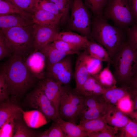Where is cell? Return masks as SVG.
Masks as SVG:
<instances>
[{
	"label": "cell",
	"mask_w": 137,
	"mask_h": 137,
	"mask_svg": "<svg viewBox=\"0 0 137 137\" xmlns=\"http://www.w3.org/2000/svg\"><path fill=\"white\" fill-rule=\"evenodd\" d=\"M91 36L105 48L111 59L127 43L126 29L110 24L102 15L92 18Z\"/></svg>",
	"instance_id": "cell-1"
},
{
	"label": "cell",
	"mask_w": 137,
	"mask_h": 137,
	"mask_svg": "<svg viewBox=\"0 0 137 137\" xmlns=\"http://www.w3.org/2000/svg\"><path fill=\"white\" fill-rule=\"evenodd\" d=\"M9 95L16 97L33 86L37 79L30 72L22 58L12 56L5 63Z\"/></svg>",
	"instance_id": "cell-2"
},
{
	"label": "cell",
	"mask_w": 137,
	"mask_h": 137,
	"mask_svg": "<svg viewBox=\"0 0 137 137\" xmlns=\"http://www.w3.org/2000/svg\"><path fill=\"white\" fill-rule=\"evenodd\" d=\"M33 25L1 28L0 34L4 37L12 56L24 59L34 51Z\"/></svg>",
	"instance_id": "cell-3"
},
{
	"label": "cell",
	"mask_w": 137,
	"mask_h": 137,
	"mask_svg": "<svg viewBox=\"0 0 137 137\" xmlns=\"http://www.w3.org/2000/svg\"><path fill=\"white\" fill-rule=\"evenodd\" d=\"M117 81L129 85L137 71V51L128 43L112 58Z\"/></svg>",
	"instance_id": "cell-4"
},
{
	"label": "cell",
	"mask_w": 137,
	"mask_h": 137,
	"mask_svg": "<svg viewBox=\"0 0 137 137\" xmlns=\"http://www.w3.org/2000/svg\"><path fill=\"white\" fill-rule=\"evenodd\" d=\"M102 16L114 25L127 29L136 24L128 0H108Z\"/></svg>",
	"instance_id": "cell-5"
},
{
	"label": "cell",
	"mask_w": 137,
	"mask_h": 137,
	"mask_svg": "<svg viewBox=\"0 0 137 137\" xmlns=\"http://www.w3.org/2000/svg\"><path fill=\"white\" fill-rule=\"evenodd\" d=\"M84 96L67 85L65 86L61 97L59 108L60 117L76 124L83 106Z\"/></svg>",
	"instance_id": "cell-6"
},
{
	"label": "cell",
	"mask_w": 137,
	"mask_h": 137,
	"mask_svg": "<svg viewBox=\"0 0 137 137\" xmlns=\"http://www.w3.org/2000/svg\"><path fill=\"white\" fill-rule=\"evenodd\" d=\"M87 8L82 0H73L68 25L71 30L91 40L92 18Z\"/></svg>",
	"instance_id": "cell-7"
},
{
	"label": "cell",
	"mask_w": 137,
	"mask_h": 137,
	"mask_svg": "<svg viewBox=\"0 0 137 137\" xmlns=\"http://www.w3.org/2000/svg\"><path fill=\"white\" fill-rule=\"evenodd\" d=\"M25 101L28 107L42 112L47 121H54L60 117L52 102L37 86L27 95Z\"/></svg>",
	"instance_id": "cell-8"
},
{
	"label": "cell",
	"mask_w": 137,
	"mask_h": 137,
	"mask_svg": "<svg viewBox=\"0 0 137 137\" xmlns=\"http://www.w3.org/2000/svg\"><path fill=\"white\" fill-rule=\"evenodd\" d=\"M70 55L54 64L46 65L45 77L62 85L69 84L73 76L72 60Z\"/></svg>",
	"instance_id": "cell-9"
},
{
	"label": "cell",
	"mask_w": 137,
	"mask_h": 137,
	"mask_svg": "<svg viewBox=\"0 0 137 137\" xmlns=\"http://www.w3.org/2000/svg\"><path fill=\"white\" fill-rule=\"evenodd\" d=\"M104 99L102 95L84 96L79 116V121L103 118L108 106Z\"/></svg>",
	"instance_id": "cell-10"
},
{
	"label": "cell",
	"mask_w": 137,
	"mask_h": 137,
	"mask_svg": "<svg viewBox=\"0 0 137 137\" xmlns=\"http://www.w3.org/2000/svg\"><path fill=\"white\" fill-rule=\"evenodd\" d=\"M33 28V52L38 51L44 46L55 40L59 32L58 27L43 26L34 23Z\"/></svg>",
	"instance_id": "cell-11"
},
{
	"label": "cell",
	"mask_w": 137,
	"mask_h": 137,
	"mask_svg": "<svg viewBox=\"0 0 137 137\" xmlns=\"http://www.w3.org/2000/svg\"><path fill=\"white\" fill-rule=\"evenodd\" d=\"M63 85L46 77L40 80L37 85L51 101L59 114L61 97L64 87Z\"/></svg>",
	"instance_id": "cell-12"
},
{
	"label": "cell",
	"mask_w": 137,
	"mask_h": 137,
	"mask_svg": "<svg viewBox=\"0 0 137 137\" xmlns=\"http://www.w3.org/2000/svg\"><path fill=\"white\" fill-rule=\"evenodd\" d=\"M25 64L31 74L38 80L45 78L46 61L44 55L38 50L33 52L24 59Z\"/></svg>",
	"instance_id": "cell-13"
},
{
	"label": "cell",
	"mask_w": 137,
	"mask_h": 137,
	"mask_svg": "<svg viewBox=\"0 0 137 137\" xmlns=\"http://www.w3.org/2000/svg\"><path fill=\"white\" fill-rule=\"evenodd\" d=\"M1 28L14 27H26L34 24L32 18L19 13L0 15Z\"/></svg>",
	"instance_id": "cell-14"
},
{
	"label": "cell",
	"mask_w": 137,
	"mask_h": 137,
	"mask_svg": "<svg viewBox=\"0 0 137 137\" xmlns=\"http://www.w3.org/2000/svg\"><path fill=\"white\" fill-rule=\"evenodd\" d=\"M63 14H56L40 9H36L33 13L32 19L35 24L51 27H58Z\"/></svg>",
	"instance_id": "cell-15"
},
{
	"label": "cell",
	"mask_w": 137,
	"mask_h": 137,
	"mask_svg": "<svg viewBox=\"0 0 137 137\" xmlns=\"http://www.w3.org/2000/svg\"><path fill=\"white\" fill-rule=\"evenodd\" d=\"M87 52L84 51L79 54L76 61L74 74L76 87L74 90L78 92L90 76L86 67L85 58Z\"/></svg>",
	"instance_id": "cell-16"
},
{
	"label": "cell",
	"mask_w": 137,
	"mask_h": 137,
	"mask_svg": "<svg viewBox=\"0 0 137 137\" xmlns=\"http://www.w3.org/2000/svg\"><path fill=\"white\" fill-rule=\"evenodd\" d=\"M103 118L108 125L116 128L124 127L129 120L123 112L111 105H108Z\"/></svg>",
	"instance_id": "cell-17"
},
{
	"label": "cell",
	"mask_w": 137,
	"mask_h": 137,
	"mask_svg": "<svg viewBox=\"0 0 137 137\" xmlns=\"http://www.w3.org/2000/svg\"><path fill=\"white\" fill-rule=\"evenodd\" d=\"M22 109L16 104L8 99L0 102V127L12 116L22 117Z\"/></svg>",
	"instance_id": "cell-18"
},
{
	"label": "cell",
	"mask_w": 137,
	"mask_h": 137,
	"mask_svg": "<svg viewBox=\"0 0 137 137\" xmlns=\"http://www.w3.org/2000/svg\"><path fill=\"white\" fill-rule=\"evenodd\" d=\"M106 90L93 76L90 75L78 92L84 96L101 95Z\"/></svg>",
	"instance_id": "cell-19"
},
{
	"label": "cell",
	"mask_w": 137,
	"mask_h": 137,
	"mask_svg": "<svg viewBox=\"0 0 137 137\" xmlns=\"http://www.w3.org/2000/svg\"><path fill=\"white\" fill-rule=\"evenodd\" d=\"M22 112L24 122L31 128H38L47 123L48 121L44 115L38 110L25 111L22 109Z\"/></svg>",
	"instance_id": "cell-20"
},
{
	"label": "cell",
	"mask_w": 137,
	"mask_h": 137,
	"mask_svg": "<svg viewBox=\"0 0 137 137\" xmlns=\"http://www.w3.org/2000/svg\"><path fill=\"white\" fill-rule=\"evenodd\" d=\"M90 56L102 61L112 63L109 53L102 46L93 40L89 39L85 48Z\"/></svg>",
	"instance_id": "cell-21"
},
{
	"label": "cell",
	"mask_w": 137,
	"mask_h": 137,
	"mask_svg": "<svg viewBox=\"0 0 137 137\" xmlns=\"http://www.w3.org/2000/svg\"><path fill=\"white\" fill-rule=\"evenodd\" d=\"M39 50L45 56L46 65L54 64L66 56L72 55L70 53L60 51L52 45L50 43L44 46Z\"/></svg>",
	"instance_id": "cell-22"
},
{
	"label": "cell",
	"mask_w": 137,
	"mask_h": 137,
	"mask_svg": "<svg viewBox=\"0 0 137 137\" xmlns=\"http://www.w3.org/2000/svg\"><path fill=\"white\" fill-rule=\"evenodd\" d=\"M129 85L125 84L122 87H116L112 89L106 90L102 96L104 99L110 103L117 104L122 98L130 93L133 90Z\"/></svg>",
	"instance_id": "cell-23"
},
{
	"label": "cell",
	"mask_w": 137,
	"mask_h": 137,
	"mask_svg": "<svg viewBox=\"0 0 137 137\" xmlns=\"http://www.w3.org/2000/svg\"><path fill=\"white\" fill-rule=\"evenodd\" d=\"M62 128L66 137H87V133L76 123L60 117L55 120Z\"/></svg>",
	"instance_id": "cell-24"
},
{
	"label": "cell",
	"mask_w": 137,
	"mask_h": 137,
	"mask_svg": "<svg viewBox=\"0 0 137 137\" xmlns=\"http://www.w3.org/2000/svg\"><path fill=\"white\" fill-rule=\"evenodd\" d=\"M111 63H108L106 67L98 74L93 76L106 90L116 87V80L110 68Z\"/></svg>",
	"instance_id": "cell-25"
},
{
	"label": "cell",
	"mask_w": 137,
	"mask_h": 137,
	"mask_svg": "<svg viewBox=\"0 0 137 137\" xmlns=\"http://www.w3.org/2000/svg\"><path fill=\"white\" fill-rule=\"evenodd\" d=\"M78 125L87 133L101 131L112 127L107 124L103 118L81 120Z\"/></svg>",
	"instance_id": "cell-26"
},
{
	"label": "cell",
	"mask_w": 137,
	"mask_h": 137,
	"mask_svg": "<svg viewBox=\"0 0 137 137\" xmlns=\"http://www.w3.org/2000/svg\"><path fill=\"white\" fill-rule=\"evenodd\" d=\"M89 39L87 37L75 32L71 31H65L59 32L55 40H61L81 46L85 49Z\"/></svg>",
	"instance_id": "cell-27"
},
{
	"label": "cell",
	"mask_w": 137,
	"mask_h": 137,
	"mask_svg": "<svg viewBox=\"0 0 137 137\" xmlns=\"http://www.w3.org/2000/svg\"><path fill=\"white\" fill-rule=\"evenodd\" d=\"M31 128L26 124L22 117L16 118L13 137H37L39 133Z\"/></svg>",
	"instance_id": "cell-28"
},
{
	"label": "cell",
	"mask_w": 137,
	"mask_h": 137,
	"mask_svg": "<svg viewBox=\"0 0 137 137\" xmlns=\"http://www.w3.org/2000/svg\"><path fill=\"white\" fill-rule=\"evenodd\" d=\"M56 48L62 52L73 55L79 54L85 48L83 47L60 40H56L50 43Z\"/></svg>",
	"instance_id": "cell-29"
},
{
	"label": "cell",
	"mask_w": 137,
	"mask_h": 137,
	"mask_svg": "<svg viewBox=\"0 0 137 137\" xmlns=\"http://www.w3.org/2000/svg\"><path fill=\"white\" fill-rule=\"evenodd\" d=\"M19 13L32 18V14L23 11L10 2L5 0H0V15Z\"/></svg>",
	"instance_id": "cell-30"
},
{
	"label": "cell",
	"mask_w": 137,
	"mask_h": 137,
	"mask_svg": "<svg viewBox=\"0 0 137 137\" xmlns=\"http://www.w3.org/2000/svg\"><path fill=\"white\" fill-rule=\"evenodd\" d=\"M87 52L85 62L88 72L90 75L94 76L97 74L102 70V61L90 56L87 51Z\"/></svg>",
	"instance_id": "cell-31"
},
{
	"label": "cell",
	"mask_w": 137,
	"mask_h": 137,
	"mask_svg": "<svg viewBox=\"0 0 137 137\" xmlns=\"http://www.w3.org/2000/svg\"><path fill=\"white\" fill-rule=\"evenodd\" d=\"M85 4L93 13L94 16L102 15L108 0H84Z\"/></svg>",
	"instance_id": "cell-32"
},
{
	"label": "cell",
	"mask_w": 137,
	"mask_h": 137,
	"mask_svg": "<svg viewBox=\"0 0 137 137\" xmlns=\"http://www.w3.org/2000/svg\"><path fill=\"white\" fill-rule=\"evenodd\" d=\"M57 6L60 13L63 14L60 22L64 23L68 19L69 12L73 0H49Z\"/></svg>",
	"instance_id": "cell-33"
},
{
	"label": "cell",
	"mask_w": 137,
	"mask_h": 137,
	"mask_svg": "<svg viewBox=\"0 0 137 137\" xmlns=\"http://www.w3.org/2000/svg\"><path fill=\"white\" fill-rule=\"evenodd\" d=\"M20 9L33 14L36 9V0H5Z\"/></svg>",
	"instance_id": "cell-34"
},
{
	"label": "cell",
	"mask_w": 137,
	"mask_h": 137,
	"mask_svg": "<svg viewBox=\"0 0 137 137\" xmlns=\"http://www.w3.org/2000/svg\"><path fill=\"white\" fill-rule=\"evenodd\" d=\"M0 73V102L8 99L9 95L7 83L5 64L1 67Z\"/></svg>",
	"instance_id": "cell-35"
},
{
	"label": "cell",
	"mask_w": 137,
	"mask_h": 137,
	"mask_svg": "<svg viewBox=\"0 0 137 137\" xmlns=\"http://www.w3.org/2000/svg\"><path fill=\"white\" fill-rule=\"evenodd\" d=\"M20 117H21L13 116L7 119L2 126L0 127V137H13L15 119Z\"/></svg>",
	"instance_id": "cell-36"
},
{
	"label": "cell",
	"mask_w": 137,
	"mask_h": 137,
	"mask_svg": "<svg viewBox=\"0 0 137 137\" xmlns=\"http://www.w3.org/2000/svg\"><path fill=\"white\" fill-rule=\"evenodd\" d=\"M36 9H40L56 14L61 13L56 5L49 0H36Z\"/></svg>",
	"instance_id": "cell-37"
},
{
	"label": "cell",
	"mask_w": 137,
	"mask_h": 137,
	"mask_svg": "<svg viewBox=\"0 0 137 137\" xmlns=\"http://www.w3.org/2000/svg\"><path fill=\"white\" fill-rule=\"evenodd\" d=\"M132 91L129 94L120 99L117 104V108L123 112L130 113L132 111L133 104L129 95Z\"/></svg>",
	"instance_id": "cell-38"
},
{
	"label": "cell",
	"mask_w": 137,
	"mask_h": 137,
	"mask_svg": "<svg viewBox=\"0 0 137 137\" xmlns=\"http://www.w3.org/2000/svg\"><path fill=\"white\" fill-rule=\"evenodd\" d=\"M127 43L137 51V24L126 29Z\"/></svg>",
	"instance_id": "cell-39"
},
{
	"label": "cell",
	"mask_w": 137,
	"mask_h": 137,
	"mask_svg": "<svg viewBox=\"0 0 137 137\" xmlns=\"http://www.w3.org/2000/svg\"><path fill=\"white\" fill-rule=\"evenodd\" d=\"M48 130V137H66L61 127L55 121Z\"/></svg>",
	"instance_id": "cell-40"
},
{
	"label": "cell",
	"mask_w": 137,
	"mask_h": 137,
	"mask_svg": "<svg viewBox=\"0 0 137 137\" xmlns=\"http://www.w3.org/2000/svg\"><path fill=\"white\" fill-rule=\"evenodd\" d=\"M123 135L125 137H137V124L129 120L127 123L123 127Z\"/></svg>",
	"instance_id": "cell-41"
},
{
	"label": "cell",
	"mask_w": 137,
	"mask_h": 137,
	"mask_svg": "<svg viewBox=\"0 0 137 137\" xmlns=\"http://www.w3.org/2000/svg\"><path fill=\"white\" fill-rule=\"evenodd\" d=\"M116 128L111 127L101 131L92 132L87 133L88 136L90 137H114L116 132Z\"/></svg>",
	"instance_id": "cell-42"
},
{
	"label": "cell",
	"mask_w": 137,
	"mask_h": 137,
	"mask_svg": "<svg viewBox=\"0 0 137 137\" xmlns=\"http://www.w3.org/2000/svg\"><path fill=\"white\" fill-rule=\"evenodd\" d=\"M12 56L11 50L3 36L0 34V60L8 57Z\"/></svg>",
	"instance_id": "cell-43"
},
{
	"label": "cell",
	"mask_w": 137,
	"mask_h": 137,
	"mask_svg": "<svg viewBox=\"0 0 137 137\" xmlns=\"http://www.w3.org/2000/svg\"><path fill=\"white\" fill-rule=\"evenodd\" d=\"M129 5L137 24V0H128Z\"/></svg>",
	"instance_id": "cell-44"
},
{
	"label": "cell",
	"mask_w": 137,
	"mask_h": 137,
	"mask_svg": "<svg viewBox=\"0 0 137 137\" xmlns=\"http://www.w3.org/2000/svg\"><path fill=\"white\" fill-rule=\"evenodd\" d=\"M129 85L137 91V71L132 78Z\"/></svg>",
	"instance_id": "cell-45"
},
{
	"label": "cell",
	"mask_w": 137,
	"mask_h": 137,
	"mask_svg": "<svg viewBox=\"0 0 137 137\" xmlns=\"http://www.w3.org/2000/svg\"><path fill=\"white\" fill-rule=\"evenodd\" d=\"M38 137H48V129L44 132L39 133L37 136Z\"/></svg>",
	"instance_id": "cell-46"
},
{
	"label": "cell",
	"mask_w": 137,
	"mask_h": 137,
	"mask_svg": "<svg viewBox=\"0 0 137 137\" xmlns=\"http://www.w3.org/2000/svg\"><path fill=\"white\" fill-rule=\"evenodd\" d=\"M131 114L132 117L137 121V112H133Z\"/></svg>",
	"instance_id": "cell-47"
},
{
	"label": "cell",
	"mask_w": 137,
	"mask_h": 137,
	"mask_svg": "<svg viewBox=\"0 0 137 137\" xmlns=\"http://www.w3.org/2000/svg\"><path fill=\"white\" fill-rule=\"evenodd\" d=\"M135 106L136 108L137 109V98L136 99L135 101Z\"/></svg>",
	"instance_id": "cell-48"
}]
</instances>
